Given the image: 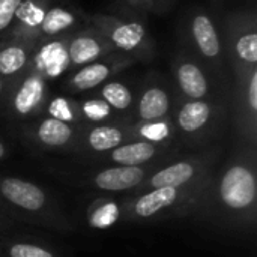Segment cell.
Masks as SVG:
<instances>
[{
    "instance_id": "obj_1",
    "label": "cell",
    "mask_w": 257,
    "mask_h": 257,
    "mask_svg": "<svg viewBox=\"0 0 257 257\" xmlns=\"http://www.w3.org/2000/svg\"><path fill=\"white\" fill-rule=\"evenodd\" d=\"M193 217L229 232L244 233L256 229V146L236 140L230 154L214 169Z\"/></svg>"
},
{
    "instance_id": "obj_2",
    "label": "cell",
    "mask_w": 257,
    "mask_h": 257,
    "mask_svg": "<svg viewBox=\"0 0 257 257\" xmlns=\"http://www.w3.org/2000/svg\"><path fill=\"white\" fill-rule=\"evenodd\" d=\"M0 209L12 220L59 233H72L75 224L60 202L42 185L0 175Z\"/></svg>"
},
{
    "instance_id": "obj_3",
    "label": "cell",
    "mask_w": 257,
    "mask_h": 257,
    "mask_svg": "<svg viewBox=\"0 0 257 257\" xmlns=\"http://www.w3.org/2000/svg\"><path fill=\"white\" fill-rule=\"evenodd\" d=\"M212 172L190 185L158 187L139 194H128L123 221L133 224H152L194 215L205 196Z\"/></svg>"
},
{
    "instance_id": "obj_4",
    "label": "cell",
    "mask_w": 257,
    "mask_h": 257,
    "mask_svg": "<svg viewBox=\"0 0 257 257\" xmlns=\"http://www.w3.org/2000/svg\"><path fill=\"white\" fill-rule=\"evenodd\" d=\"M179 148L196 151L218 143L230 120V98L178 99L172 114Z\"/></svg>"
},
{
    "instance_id": "obj_5",
    "label": "cell",
    "mask_w": 257,
    "mask_h": 257,
    "mask_svg": "<svg viewBox=\"0 0 257 257\" xmlns=\"http://www.w3.org/2000/svg\"><path fill=\"white\" fill-rule=\"evenodd\" d=\"M173 87L179 99L203 101L230 98V84L226 77L217 75L193 53L181 45L172 57Z\"/></svg>"
},
{
    "instance_id": "obj_6",
    "label": "cell",
    "mask_w": 257,
    "mask_h": 257,
    "mask_svg": "<svg viewBox=\"0 0 257 257\" xmlns=\"http://www.w3.org/2000/svg\"><path fill=\"white\" fill-rule=\"evenodd\" d=\"M224 146L221 142L188 154H178L160 166L133 194L158 187H184L208 176L223 160Z\"/></svg>"
},
{
    "instance_id": "obj_7",
    "label": "cell",
    "mask_w": 257,
    "mask_h": 257,
    "mask_svg": "<svg viewBox=\"0 0 257 257\" xmlns=\"http://www.w3.org/2000/svg\"><path fill=\"white\" fill-rule=\"evenodd\" d=\"M182 45L217 75L226 77V53L221 32L212 15L203 8H193L182 21Z\"/></svg>"
},
{
    "instance_id": "obj_8",
    "label": "cell",
    "mask_w": 257,
    "mask_h": 257,
    "mask_svg": "<svg viewBox=\"0 0 257 257\" xmlns=\"http://www.w3.org/2000/svg\"><path fill=\"white\" fill-rule=\"evenodd\" d=\"M89 24L105 36L116 53L133 57L136 62H149L155 57V41L139 18L99 12L89 15Z\"/></svg>"
},
{
    "instance_id": "obj_9",
    "label": "cell",
    "mask_w": 257,
    "mask_h": 257,
    "mask_svg": "<svg viewBox=\"0 0 257 257\" xmlns=\"http://www.w3.org/2000/svg\"><path fill=\"white\" fill-rule=\"evenodd\" d=\"M223 45L230 71L257 66V18L251 9L230 12L223 23Z\"/></svg>"
},
{
    "instance_id": "obj_10",
    "label": "cell",
    "mask_w": 257,
    "mask_h": 257,
    "mask_svg": "<svg viewBox=\"0 0 257 257\" xmlns=\"http://www.w3.org/2000/svg\"><path fill=\"white\" fill-rule=\"evenodd\" d=\"M50 81L33 69H27L11 83L2 101V113L12 122H27L42 116L50 96Z\"/></svg>"
},
{
    "instance_id": "obj_11",
    "label": "cell",
    "mask_w": 257,
    "mask_h": 257,
    "mask_svg": "<svg viewBox=\"0 0 257 257\" xmlns=\"http://www.w3.org/2000/svg\"><path fill=\"white\" fill-rule=\"evenodd\" d=\"M232 74L230 119L236 140L257 148V66Z\"/></svg>"
},
{
    "instance_id": "obj_12",
    "label": "cell",
    "mask_w": 257,
    "mask_h": 257,
    "mask_svg": "<svg viewBox=\"0 0 257 257\" xmlns=\"http://www.w3.org/2000/svg\"><path fill=\"white\" fill-rule=\"evenodd\" d=\"M170 158L145 166H99L89 170L78 184L86 190L101 194H133L160 166Z\"/></svg>"
},
{
    "instance_id": "obj_13",
    "label": "cell",
    "mask_w": 257,
    "mask_h": 257,
    "mask_svg": "<svg viewBox=\"0 0 257 257\" xmlns=\"http://www.w3.org/2000/svg\"><path fill=\"white\" fill-rule=\"evenodd\" d=\"M81 126L69 125L48 116H39L20 123L21 139L42 152L71 154L80 137Z\"/></svg>"
},
{
    "instance_id": "obj_14",
    "label": "cell",
    "mask_w": 257,
    "mask_h": 257,
    "mask_svg": "<svg viewBox=\"0 0 257 257\" xmlns=\"http://www.w3.org/2000/svg\"><path fill=\"white\" fill-rule=\"evenodd\" d=\"M178 99L172 81L158 72H149L137 86L133 122L169 117L173 114Z\"/></svg>"
},
{
    "instance_id": "obj_15",
    "label": "cell",
    "mask_w": 257,
    "mask_h": 257,
    "mask_svg": "<svg viewBox=\"0 0 257 257\" xmlns=\"http://www.w3.org/2000/svg\"><path fill=\"white\" fill-rule=\"evenodd\" d=\"M134 63L136 60L133 57H128L120 53H113L71 71L63 80L62 87L71 96L84 95L98 89L108 80L117 77L120 72L133 66Z\"/></svg>"
},
{
    "instance_id": "obj_16",
    "label": "cell",
    "mask_w": 257,
    "mask_h": 257,
    "mask_svg": "<svg viewBox=\"0 0 257 257\" xmlns=\"http://www.w3.org/2000/svg\"><path fill=\"white\" fill-rule=\"evenodd\" d=\"M131 122H110L98 125H83L72 155L89 161L130 140Z\"/></svg>"
},
{
    "instance_id": "obj_17",
    "label": "cell",
    "mask_w": 257,
    "mask_h": 257,
    "mask_svg": "<svg viewBox=\"0 0 257 257\" xmlns=\"http://www.w3.org/2000/svg\"><path fill=\"white\" fill-rule=\"evenodd\" d=\"M179 146H160L140 140H130L120 146L89 160L96 167L99 166H145L160 160L181 154Z\"/></svg>"
},
{
    "instance_id": "obj_18",
    "label": "cell",
    "mask_w": 257,
    "mask_h": 257,
    "mask_svg": "<svg viewBox=\"0 0 257 257\" xmlns=\"http://www.w3.org/2000/svg\"><path fill=\"white\" fill-rule=\"evenodd\" d=\"M66 51L69 59V72L116 53L105 36L92 24L77 30L66 39Z\"/></svg>"
},
{
    "instance_id": "obj_19",
    "label": "cell",
    "mask_w": 257,
    "mask_h": 257,
    "mask_svg": "<svg viewBox=\"0 0 257 257\" xmlns=\"http://www.w3.org/2000/svg\"><path fill=\"white\" fill-rule=\"evenodd\" d=\"M89 24V15L81 9H77L71 5H59L56 0L50 5L39 29L35 36L36 42L53 41L69 38L77 30Z\"/></svg>"
},
{
    "instance_id": "obj_20",
    "label": "cell",
    "mask_w": 257,
    "mask_h": 257,
    "mask_svg": "<svg viewBox=\"0 0 257 257\" xmlns=\"http://www.w3.org/2000/svg\"><path fill=\"white\" fill-rule=\"evenodd\" d=\"M38 44L36 41L21 38L0 39V77L6 86L14 83L30 68Z\"/></svg>"
},
{
    "instance_id": "obj_21",
    "label": "cell",
    "mask_w": 257,
    "mask_h": 257,
    "mask_svg": "<svg viewBox=\"0 0 257 257\" xmlns=\"http://www.w3.org/2000/svg\"><path fill=\"white\" fill-rule=\"evenodd\" d=\"M128 194H99L86 208V223L93 230H108L123 221Z\"/></svg>"
},
{
    "instance_id": "obj_22",
    "label": "cell",
    "mask_w": 257,
    "mask_h": 257,
    "mask_svg": "<svg viewBox=\"0 0 257 257\" xmlns=\"http://www.w3.org/2000/svg\"><path fill=\"white\" fill-rule=\"evenodd\" d=\"M66 39H53L39 42L30 63V69L44 75L48 81L69 71Z\"/></svg>"
},
{
    "instance_id": "obj_23",
    "label": "cell",
    "mask_w": 257,
    "mask_h": 257,
    "mask_svg": "<svg viewBox=\"0 0 257 257\" xmlns=\"http://www.w3.org/2000/svg\"><path fill=\"white\" fill-rule=\"evenodd\" d=\"M89 93L105 101L125 120L133 122V111H134V104H136L137 87H134L128 80L114 77Z\"/></svg>"
},
{
    "instance_id": "obj_24",
    "label": "cell",
    "mask_w": 257,
    "mask_h": 257,
    "mask_svg": "<svg viewBox=\"0 0 257 257\" xmlns=\"http://www.w3.org/2000/svg\"><path fill=\"white\" fill-rule=\"evenodd\" d=\"M51 3L53 0H23L5 38H21L35 41L38 29Z\"/></svg>"
},
{
    "instance_id": "obj_25",
    "label": "cell",
    "mask_w": 257,
    "mask_h": 257,
    "mask_svg": "<svg viewBox=\"0 0 257 257\" xmlns=\"http://www.w3.org/2000/svg\"><path fill=\"white\" fill-rule=\"evenodd\" d=\"M128 131H130V140H140L160 146H179L176 140V130L172 116L155 119V120L131 122Z\"/></svg>"
},
{
    "instance_id": "obj_26",
    "label": "cell",
    "mask_w": 257,
    "mask_h": 257,
    "mask_svg": "<svg viewBox=\"0 0 257 257\" xmlns=\"http://www.w3.org/2000/svg\"><path fill=\"white\" fill-rule=\"evenodd\" d=\"M0 257H60L48 244L35 238L0 235Z\"/></svg>"
},
{
    "instance_id": "obj_27",
    "label": "cell",
    "mask_w": 257,
    "mask_h": 257,
    "mask_svg": "<svg viewBox=\"0 0 257 257\" xmlns=\"http://www.w3.org/2000/svg\"><path fill=\"white\" fill-rule=\"evenodd\" d=\"M78 108L83 125H98V123H110V122H128L120 117L105 101L101 98L87 93L86 96L78 99Z\"/></svg>"
},
{
    "instance_id": "obj_28",
    "label": "cell",
    "mask_w": 257,
    "mask_h": 257,
    "mask_svg": "<svg viewBox=\"0 0 257 257\" xmlns=\"http://www.w3.org/2000/svg\"><path fill=\"white\" fill-rule=\"evenodd\" d=\"M42 116L53 117L56 120L75 125V126H83L81 116H80V108H78V99L71 96V95H51L48 96Z\"/></svg>"
},
{
    "instance_id": "obj_29",
    "label": "cell",
    "mask_w": 257,
    "mask_h": 257,
    "mask_svg": "<svg viewBox=\"0 0 257 257\" xmlns=\"http://www.w3.org/2000/svg\"><path fill=\"white\" fill-rule=\"evenodd\" d=\"M23 0H0V39L9 32Z\"/></svg>"
},
{
    "instance_id": "obj_30",
    "label": "cell",
    "mask_w": 257,
    "mask_h": 257,
    "mask_svg": "<svg viewBox=\"0 0 257 257\" xmlns=\"http://www.w3.org/2000/svg\"><path fill=\"white\" fill-rule=\"evenodd\" d=\"M120 6L131 15H146L149 14V0H119Z\"/></svg>"
},
{
    "instance_id": "obj_31",
    "label": "cell",
    "mask_w": 257,
    "mask_h": 257,
    "mask_svg": "<svg viewBox=\"0 0 257 257\" xmlns=\"http://www.w3.org/2000/svg\"><path fill=\"white\" fill-rule=\"evenodd\" d=\"M176 0H149V12L163 14L166 12Z\"/></svg>"
},
{
    "instance_id": "obj_32",
    "label": "cell",
    "mask_w": 257,
    "mask_h": 257,
    "mask_svg": "<svg viewBox=\"0 0 257 257\" xmlns=\"http://www.w3.org/2000/svg\"><path fill=\"white\" fill-rule=\"evenodd\" d=\"M15 226V221H12L2 209H0V235H8L12 227Z\"/></svg>"
},
{
    "instance_id": "obj_33",
    "label": "cell",
    "mask_w": 257,
    "mask_h": 257,
    "mask_svg": "<svg viewBox=\"0 0 257 257\" xmlns=\"http://www.w3.org/2000/svg\"><path fill=\"white\" fill-rule=\"evenodd\" d=\"M8 155H9V146H8V143L0 137V161H3Z\"/></svg>"
},
{
    "instance_id": "obj_34",
    "label": "cell",
    "mask_w": 257,
    "mask_h": 257,
    "mask_svg": "<svg viewBox=\"0 0 257 257\" xmlns=\"http://www.w3.org/2000/svg\"><path fill=\"white\" fill-rule=\"evenodd\" d=\"M6 89H8V86H6V83L3 81V78L0 77V105H2V101H3V98H5Z\"/></svg>"
}]
</instances>
